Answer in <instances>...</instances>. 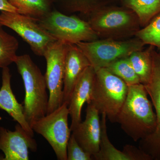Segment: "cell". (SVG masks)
<instances>
[{
	"instance_id": "cell-1",
	"label": "cell",
	"mask_w": 160,
	"mask_h": 160,
	"mask_svg": "<svg viewBox=\"0 0 160 160\" xmlns=\"http://www.w3.org/2000/svg\"><path fill=\"white\" fill-rule=\"evenodd\" d=\"M128 86V94L117 122L127 135L137 142L154 131L156 116L144 85L141 83Z\"/></svg>"
},
{
	"instance_id": "cell-2",
	"label": "cell",
	"mask_w": 160,
	"mask_h": 160,
	"mask_svg": "<svg viewBox=\"0 0 160 160\" xmlns=\"http://www.w3.org/2000/svg\"><path fill=\"white\" fill-rule=\"evenodd\" d=\"M14 63L24 82V114L31 127L34 122L47 114L49 96L46 79L29 55H17Z\"/></svg>"
},
{
	"instance_id": "cell-3",
	"label": "cell",
	"mask_w": 160,
	"mask_h": 160,
	"mask_svg": "<svg viewBox=\"0 0 160 160\" xmlns=\"http://www.w3.org/2000/svg\"><path fill=\"white\" fill-rule=\"evenodd\" d=\"M96 72L90 100L100 114L105 113L112 123L117 122L118 116L125 102L129 86L122 80L106 68Z\"/></svg>"
},
{
	"instance_id": "cell-4",
	"label": "cell",
	"mask_w": 160,
	"mask_h": 160,
	"mask_svg": "<svg viewBox=\"0 0 160 160\" xmlns=\"http://www.w3.org/2000/svg\"><path fill=\"white\" fill-rule=\"evenodd\" d=\"M88 22L99 38L122 40L141 29L136 14L131 10L118 7H101L89 15Z\"/></svg>"
},
{
	"instance_id": "cell-5",
	"label": "cell",
	"mask_w": 160,
	"mask_h": 160,
	"mask_svg": "<svg viewBox=\"0 0 160 160\" xmlns=\"http://www.w3.org/2000/svg\"><path fill=\"white\" fill-rule=\"evenodd\" d=\"M76 45L95 71L106 68L117 60L128 57L135 51L144 49L146 45L137 38L125 40L102 39L80 42Z\"/></svg>"
},
{
	"instance_id": "cell-6",
	"label": "cell",
	"mask_w": 160,
	"mask_h": 160,
	"mask_svg": "<svg viewBox=\"0 0 160 160\" xmlns=\"http://www.w3.org/2000/svg\"><path fill=\"white\" fill-rule=\"evenodd\" d=\"M43 29L57 41L67 44L98 39L99 37L88 22L75 16H67L55 10L36 20Z\"/></svg>"
},
{
	"instance_id": "cell-7",
	"label": "cell",
	"mask_w": 160,
	"mask_h": 160,
	"mask_svg": "<svg viewBox=\"0 0 160 160\" xmlns=\"http://www.w3.org/2000/svg\"><path fill=\"white\" fill-rule=\"evenodd\" d=\"M69 116L66 103L32 123L33 131L45 138L58 160H67V146L72 132L68 124Z\"/></svg>"
},
{
	"instance_id": "cell-8",
	"label": "cell",
	"mask_w": 160,
	"mask_h": 160,
	"mask_svg": "<svg viewBox=\"0 0 160 160\" xmlns=\"http://www.w3.org/2000/svg\"><path fill=\"white\" fill-rule=\"evenodd\" d=\"M0 25L15 32L39 56H44L48 47L57 41L38 24L36 19L18 12L1 11Z\"/></svg>"
},
{
	"instance_id": "cell-9",
	"label": "cell",
	"mask_w": 160,
	"mask_h": 160,
	"mask_svg": "<svg viewBox=\"0 0 160 160\" xmlns=\"http://www.w3.org/2000/svg\"><path fill=\"white\" fill-rule=\"evenodd\" d=\"M67 45L62 41H56L48 47L43 56L46 61L45 77L49 92L47 114L63 103V78Z\"/></svg>"
},
{
	"instance_id": "cell-10",
	"label": "cell",
	"mask_w": 160,
	"mask_h": 160,
	"mask_svg": "<svg viewBox=\"0 0 160 160\" xmlns=\"http://www.w3.org/2000/svg\"><path fill=\"white\" fill-rule=\"evenodd\" d=\"M155 110L156 126L154 131L140 140L139 149L152 160H160V52L152 51V71L149 82L144 85Z\"/></svg>"
},
{
	"instance_id": "cell-11",
	"label": "cell",
	"mask_w": 160,
	"mask_h": 160,
	"mask_svg": "<svg viewBox=\"0 0 160 160\" xmlns=\"http://www.w3.org/2000/svg\"><path fill=\"white\" fill-rule=\"evenodd\" d=\"M36 152V140L19 123L15 130L0 127V150L4 153L2 160H29V150Z\"/></svg>"
},
{
	"instance_id": "cell-12",
	"label": "cell",
	"mask_w": 160,
	"mask_h": 160,
	"mask_svg": "<svg viewBox=\"0 0 160 160\" xmlns=\"http://www.w3.org/2000/svg\"><path fill=\"white\" fill-rule=\"evenodd\" d=\"M85 121L81 122L72 131L80 146L92 156L100 149L101 123L99 112L91 104H87Z\"/></svg>"
},
{
	"instance_id": "cell-13",
	"label": "cell",
	"mask_w": 160,
	"mask_h": 160,
	"mask_svg": "<svg viewBox=\"0 0 160 160\" xmlns=\"http://www.w3.org/2000/svg\"><path fill=\"white\" fill-rule=\"evenodd\" d=\"M89 66V60L80 48L76 44H68L64 67L63 103L69 105L77 82Z\"/></svg>"
},
{
	"instance_id": "cell-14",
	"label": "cell",
	"mask_w": 160,
	"mask_h": 160,
	"mask_svg": "<svg viewBox=\"0 0 160 160\" xmlns=\"http://www.w3.org/2000/svg\"><path fill=\"white\" fill-rule=\"evenodd\" d=\"M95 74L94 69L89 66L81 75L74 86L68 105L72 131L82 122V109L85 103H88L90 100Z\"/></svg>"
},
{
	"instance_id": "cell-15",
	"label": "cell",
	"mask_w": 160,
	"mask_h": 160,
	"mask_svg": "<svg viewBox=\"0 0 160 160\" xmlns=\"http://www.w3.org/2000/svg\"><path fill=\"white\" fill-rule=\"evenodd\" d=\"M11 74L8 67L2 71V86L0 89V109L4 110L20 124L32 137L34 131L26 120L24 106L19 103L11 88Z\"/></svg>"
},
{
	"instance_id": "cell-16",
	"label": "cell",
	"mask_w": 160,
	"mask_h": 160,
	"mask_svg": "<svg viewBox=\"0 0 160 160\" xmlns=\"http://www.w3.org/2000/svg\"><path fill=\"white\" fill-rule=\"evenodd\" d=\"M122 2L136 14L142 28L160 14V0H122Z\"/></svg>"
},
{
	"instance_id": "cell-17",
	"label": "cell",
	"mask_w": 160,
	"mask_h": 160,
	"mask_svg": "<svg viewBox=\"0 0 160 160\" xmlns=\"http://www.w3.org/2000/svg\"><path fill=\"white\" fill-rule=\"evenodd\" d=\"M155 47L149 46L146 49L135 51L129 56L132 68L141 84L146 85L151 78L152 71V51Z\"/></svg>"
},
{
	"instance_id": "cell-18",
	"label": "cell",
	"mask_w": 160,
	"mask_h": 160,
	"mask_svg": "<svg viewBox=\"0 0 160 160\" xmlns=\"http://www.w3.org/2000/svg\"><path fill=\"white\" fill-rule=\"evenodd\" d=\"M102 114L100 149L93 157L96 160H130L123 150L117 149L109 141L107 134V117L105 113Z\"/></svg>"
},
{
	"instance_id": "cell-19",
	"label": "cell",
	"mask_w": 160,
	"mask_h": 160,
	"mask_svg": "<svg viewBox=\"0 0 160 160\" xmlns=\"http://www.w3.org/2000/svg\"><path fill=\"white\" fill-rule=\"evenodd\" d=\"M20 14L39 19L51 11L48 0H9Z\"/></svg>"
},
{
	"instance_id": "cell-20",
	"label": "cell",
	"mask_w": 160,
	"mask_h": 160,
	"mask_svg": "<svg viewBox=\"0 0 160 160\" xmlns=\"http://www.w3.org/2000/svg\"><path fill=\"white\" fill-rule=\"evenodd\" d=\"M18 46L16 38L7 33L0 25V68H6L14 62Z\"/></svg>"
},
{
	"instance_id": "cell-21",
	"label": "cell",
	"mask_w": 160,
	"mask_h": 160,
	"mask_svg": "<svg viewBox=\"0 0 160 160\" xmlns=\"http://www.w3.org/2000/svg\"><path fill=\"white\" fill-rule=\"evenodd\" d=\"M128 57L117 60L105 68L122 80L128 86L141 84Z\"/></svg>"
},
{
	"instance_id": "cell-22",
	"label": "cell",
	"mask_w": 160,
	"mask_h": 160,
	"mask_svg": "<svg viewBox=\"0 0 160 160\" xmlns=\"http://www.w3.org/2000/svg\"><path fill=\"white\" fill-rule=\"evenodd\" d=\"M135 36L145 45L157 48L160 52V14L154 18L147 26L140 29Z\"/></svg>"
},
{
	"instance_id": "cell-23",
	"label": "cell",
	"mask_w": 160,
	"mask_h": 160,
	"mask_svg": "<svg viewBox=\"0 0 160 160\" xmlns=\"http://www.w3.org/2000/svg\"><path fill=\"white\" fill-rule=\"evenodd\" d=\"M104 0H65L67 7L71 11L78 12L89 15L96 9L102 7Z\"/></svg>"
},
{
	"instance_id": "cell-24",
	"label": "cell",
	"mask_w": 160,
	"mask_h": 160,
	"mask_svg": "<svg viewBox=\"0 0 160 160\" xmlns=\"http://www.w3.org/2000/svg\"><path fill=\"white\" fill-rule=\"evenodd\" d=\"M67 160H91L92 155L80 146L71 134L67 146Z\"/></svg>"
},
{
	"instance_id": "cell-25",
	"label": "cell",
	"mask_w": 160,
	"mask_h": 160,
	"mask_svg": "<svg viewBox=\"0 0 160 160\" xmlns=\"http://www.w3.org/2000/svg\"><path fill=\"white\" fill-rule=\"evenodd\" d=\"M123 151L129 156L130 160H152V158L139 148L130 145H126Z\"/></svg>"
},
{
	"instance_id": "cell-26",
	"label": "cell",
	"mask_w": 160,
	"mask_h": 160,
	"mask_svg": "<svg viewBox=\"0 0 160 160\" xmlns=\"http://www.w3.org/2000/svg\"><path fill=\"white\" fill-rule=\"evenodd\" d=\"M0 11L18 12L17 9L9 3V0H0Z\"/></svg>"
}]
</instances>
